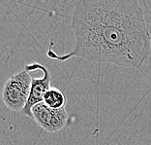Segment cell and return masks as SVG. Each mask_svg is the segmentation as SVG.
<instances>
[{
	"label": "cell",
	"instance_id": "6da1fadb",
	"mask_svg": "<svg viewBox=\"0 0 151 145\" xmlns=\"http://www.w3.org/2000/svg\"><path fill=\"white\" fill-rule=\"evenodd\" d=\"M72 29L76 44L69 54L47 57L66 61L73 58L98 63L140 68L150 52L151 36L138 0H81L75 2Z\"/></svg>",
	"mask_w": 151,
	"mask_h": 145
},
{
	"label": "cell",
	"instance_id": "7a4b0ae2",
	"mask_svg": "<svg viewBox=\"0 0 151 145\" xmlns=\"http://www.w3.org/2000/svg\"><path fill=\"white\" fill-rule=\"evenodd\" d=\"M31 83L32 76L25 68L11 76L2 91L3 102L6 107L14 112H22L28 101Z\"/></svg>",
	"mask_w": 151,
	"mask_h": 145
},
{
	"label": "cell",
	"instance_id": "3957f363",
	"mask_svg": "<svg viewBox=\"0 0 151 145\" xmlns=\"http://www.w3.org/2000/svg\"><path fill=\"white\" fill-rule=\"evenodd\" d=\"M32 119L41 129L47 133H54L66 128L69 121V115L66 109H52L44 102L38 103L31 109Z\"/></svg>",
	"mask_w": 151,
	"mask_h": 145
},
{
	"label": "cell",
	"instance_id": "277c9868",
	"mask_svg": "<svg viewBox=\"0 0 151 145\" xmlns=\"http://www.w3.org/2000/svg\"><path fill=\"white\" fill-rule=\"evenodd\" d=\"M25 69H27L28 71L34 70V69H40L41 71H43V73H44V76L42 78L32 77L31 90H30L28 101H27V104L24 107V109L22 111V115H25L27 117H29V118H32L31 109L33 108V106H35L38 103L43 102L45 94L51 88L50 87V74L47 67H45L44 65L39 64L37 63L26 65Z\"/></svg>",
	"mask_w": 151,
	"mask_h": 145
},
{
	"label": "cell",
	"instance_id": "5b68a950",
	"mask_svg": "<svg viewBox=\"0 0 151 145\" xmlns=\"http://www.w3.org/2000/svg\"><path fill=\"white\" fill-rule=\"evenodd\" d=\"M43 102L52 109H61L65 107L66 98L60 90L56 88H50L45 94Z\"/></svg>",
	"mask_w": 151,
	"mask_h": 145
}]
</instances>
